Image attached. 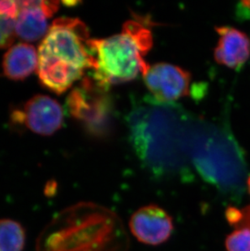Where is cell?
<instances>
[{
  "label": "cell",
  "mask_w": 250,
  "mask_h": 251,
  "mask_svg": "<svg viewBox=\"0 0 250 251\" xmlns=\"http://www.w3.org/2000/svg\"><path fill=\"white\" fill-rule=\"evenodd\" d=\"M192 119L173 102L153 97L132 106L127 117L132 147L153 176H189L188 136Z\"/></svg>",
  "instance_id": "1"
},
{
  "label": "cell",
  "mask_w": 250,
  "mask_h": 251,
  "mask_svg": "<svg viewBox=\"0 0 250 251\" xmlns=\"http://www.w3.org/2000/svg\"><path fill=\"white\" fill-rule=\"evenodd\" d=\"M121 222L108 210L90 202L65 208L52 218L36 242V251H125Z\"/></svg>",
  "instance_id": "2"
},
{
  "label": "cell",
  "mask_w": 250,
  "mask_h": 251,
  "mask_svg": "<svg viewBox=\"0 0 250 251\" xmlns=\"http://www.w3.org/2000/svg\"><path fill=\"white\" fill-rule=\"evenodd\" d=\"M189 159L203 180L232 199L246 188V163L228 128L193 116L188 136Z\"/></svg>",
  "instance_id": "3"
},
{
  "label": "cell",
  "mask_w": 250,
  "mask_h": 251,
  "mask_svg": "<svg viewBox=\"0 0 250 251\" xmlns=\"http://www.w3.org/2000/svg\"><path fill=\"white\" fill-rule=\"evenodd\" d=\"M89 31L80 20L58 18L38 48V74L52 87H71L85 70L94 69Z\"/></svg>",
  "instance_id": "4"
},
{
  "label": "cell",
  "mask_w": 250,
  "mask_h": 251,
  "mask_svg": "<svg viewBox=\"0 0 250 251\" xmlns=\"http://www.w3.org/2000/svg\"><path fill=\"white\" fill-rule=\"evenodd\" d=\"M153 45V37L144 22L128 21L121 33L102 39H90L95 60L94 79L102 87L132 81L143 75L149 64L144 57Z\"/></svg>",
  "instance_id": "5"
},
{
  "label": "cell",
  "mask_w": 250,
  "mask_h": 251,
  "mask_svg": "<svg viewBox=\"0 0 250 251\" xmlns=\"http://www.w3.org/2000/svg\"><path fill=\"white\" fill-rule=\"evenodd\" d=\"M66 107L69 113L95 137H106L113 128V102L106 88L95 81L84 79L69 94Z\"/></svg>",
  "instance_id": "6"
},
{
  "label": "cell",
  "mask_w": 250,
  "mask_h": 251,
  "mask_svg": "<svg viewBox=\"0 0 250 251\" xmlns=\"http://www.w3.org/2000/svg\"><path fill=\"white\" fill-rule=\"evenodd\" d=\"M12 119L17 124H24L33 133L50 136L61 128L64 115L56 100L38 95L28 100L23 109L16 110Z\"/></svg>",
  "instance_id": "7"
},
{
  "label": "cell",
  "mask_w": 250,
  "mask_h": 251,
  "mask_svg": "<svg viewBox=\"0 0 250 251\" xmlns=\"http://www.w3.org/2000/svg\"><path fill=\"white\" fill-rule=\"evenodd\" d=\"M142 76L152 97L159 102H173L190 93V74L173 64L149 66Z\"/></svg>",
  "instance_id": "8"
},
{
  "label": "cell",
  "mask_w": 250,
  "mask_h": 251,
  "mask_svg": "<svg viewBox=\"0 0 250 251\" xmlns=\"http://www.w3.org/2000/svg\"><path fill=\"white\" fill-rule=\"evenodd\" d=\"M129 227L139 242L150 246H158L170 238L174 227L173 219L164 209L150 204L132 214Z\"/></svg>",
  "instance_id": "9"
},
{
  "label": "cell",
  "mask_w": 250,
  "mask_h": 251,
  "mask_svg": "<svg viewBox=\"0 0 250 251\" xmlns=\"http://www.w3.org/2000/svg\"><path fill=\"white\" fill-rule=\"evenodd\" d=\"M216 31L220 38L215 50V60L230 69H240L250 59L248 35L233 27H218Z\"/></svg>",
  "instance_id": "10"
},
{
  "label": "cell",
  "mask_w": 250,
  "mask_h": 251,
  "mask_svg": "<svg viewBox=\"0 0 250 251\" xmlns=\"http://www.w3.org/2000/svg\"><path fill=\"white\" fill-rule=\"evenodd\" d=\"M17 3L19 13L15 25L16 35L26 42L45 38L49 28L43 1H17Z\"/></svg>",
  "instance_id": "11"
},
{
  "label": "cell",
  "mask_w": 250,
  "mask_h": 251,
  "mask_svg": "<svg viewBox=\"0 0 250 251\" xmlns=\"http://www.w3.org/2000/svg\"><path fill=\"white\" fill-rule=\"evenodd\" d=\"M38 66V53L28 43H18L3 56L2 69L5 76L15 81H22L30 76Z\"/></svg>",
  "instance_id": "12"
},
{
  "label": "cell",
  "mask_w": 250,
  "mask_h": 251,
  "mask_svg": "<svg viewBox=\"0 0 250 251\" xmlns=\"http://www.w3.org/2000/svg\"><path fill=\"white\" fill-rule=\"evenodd\" d=\"M25 242L22 224L11 219L0 220V251H23Z\"/></svg>",
  "instance_id": "13"
},
{
  "label": "cell",
  "mask_w": 250,
  "mask_h": 251,
  "mask_svg": "<svg viewBox=\"0 0 250 251\" xmlns=\"http://www.w3.org/2000/svg\"><path fill=\"white\" fill-rule=\"evenodd\" d=\"M226 251H250V228L237 227L226 237Z\"/></svg>",
  "instance_id": "14"
},
{
  "label": "cell",
  "mask_w": 250,
  "mask_h": 251,
  "mask_svg": "<svg viewBox=\"0 0 250 251\" xmlns=\"http://www.w3.org/2000/svg\"><path fill=\"white\" fill-rule=\"evenodd\" d=\"M16 21L15 18L0 14V48L10 47L13 43L16 35Z\"/></svg>",
  "instance_id": "15"
},
{
  "label": "cell",
  "mask_w": 250,
  "mask_h": 251,
  "mask_svg": "<svg viewBox=\"0 0 250 251\" xmlns=\"http://www.w3.org/2000/svg\"><path fill=\"white\" fill-rule=\"evenodd\" d=\"M242 5H243L244 7L250 8V1H244V2H242Z\"/></svg>",
  "instance_id": "16"
},
{
  "label": "cell",
  "mask_w": 250,
  "mask_h": 251,
  "mask_svg": "<svg viewBox=\"0 0 250 251\" xmlns=\"http://www.w3.org/2000/svg\"><path fill=\"white\" fill-rule=\"evenodd\" d=\"M247 185H248L249 191H250V177L248 178V180H247Z\"/></svg>",
  "instance_id": "17"
}]
</instances>
